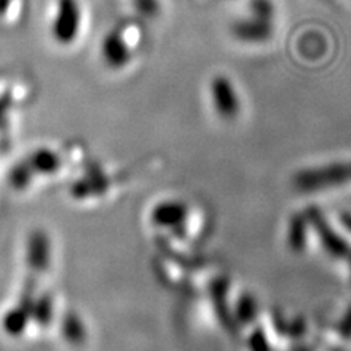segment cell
Instances as JSON below:
<instances>
[{
    "mask_svg": "<svg viewBox=\"0 0 351 351\" xmlns=\"http://www.w3.org/2000/svg\"><path fill=\"white\" fill-rule=\"evenodd\" d=\"M132 3H134V6L141 15L148 18L156 16L160 12L158 0H132Z\"/></svg>",
    "mask_w": 351,
    "mask_h": 351,
    "instance_id": "8992f818",
    "label": "cell"
},
{
    "mask_svg": "<svg viewBox=\"0 0 351 351\" xmlns=\"http://www.w3.org/2000/svg\"><path fill=\"white\" fill-rule=\"evenodd\" d=\"M233 37L246 44H262L267 43L274 34V21L261 18L250 14L233 22L232 25Z\"/></svg>",
    "mask_w": 351,
    "mask_h": 351,
    "instance_id": "7a4b0ae2",
    "label": "cell"
},
{
    "mask_svg": "<svg viewBox=\"0 0 351 351\" xmlns=\"http://www.w3.org/2000/svg\"><path fill=\"white\" fill-rule=\"evenodd\" d=\"M186 217V208L180 202H162L156 206L152 213L154 223L164 227H173L180 224Z\"/></svg>",
    "mask_w": 351,
    "mask_h": 351,
    "instance_id": "5b68a950",
    "label": "cell"
},
{
    "mask_svg": "<svg viewBox=\"0 0 351 351\" xmlns=\"http://www.w3.org/2000/svg\"><path fill=\"white\" fill-rule=\"evenodd\" d=\"M103 62L112 69H122L130 62V49L122 32L119 29L108 31L100 44Z\"/></svg>",
    "mask_w": 351,
    "mask_h": 351,
    "instance_id": "277c9868",
    "label": "cell"
},
{
    "mask_svg": "<svg viewBox=\"0 0 351 351\" xmlns=\"http://www.w3.org/2000/svg\"><path fill=\"white\" fill-rule=\"evenodd\" d=\"M81 6L78 0H59L53 34L60 44H72L81 31Z\"/></svg>",
    "mask_w": 351,
    "mask_h": 351,
    "instance_id": "6da1fadb",
    "label": "cell"
},
{
    "mask_svg": "<svg viewBox=\"0 0 351 351\" xmlns=\"http://www.w3.org/2000/svg\"><path fill=\"white\" fill-rule=\"evenodd\" d=\"M240 309H243V312H240V316L243 317L246 321L252 319V312H254V303H252L249 299H245L243 302L240 303Z\"/></svg>",
    "mask_w": 351,
    "mask_h": 351,
    "instance_id": "52a82bcc",
    "label": "cell"
},
{
    "mask_svg": "<svg viewBox=\"0 0 351 351\" xmlns=\"http://www.w3.org/2000/svg\"><path fill=\"white\" fill-rule=\"evenodd\" d=\"M211 95L217 113L223 119H234L240 112V98L236 86L226 75H217L211 81Z\"/></svg>",
    "mask_w": 351,
    "mask_h": 351,
    "instance_id": "3957f363",
    "label": "cell"
}]
</instances>
